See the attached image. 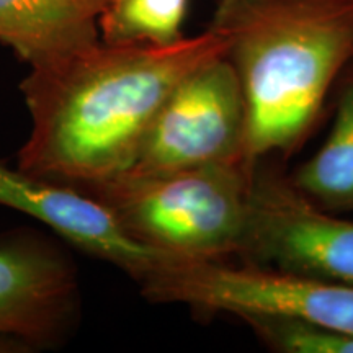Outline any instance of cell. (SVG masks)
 <instances>
[{"mask_svg":"<svg viewBox=\"0 0 353 353\" xmlns=\"http://www.w3.org/2000/svg\"><path fill=\"white\" fill-rule=\"evenodd\" d=\"M210 28L244 92L249 162L293 154L353 61V0H219Z\"/></svg>","mask_w":353,"mask_h":353,"instance_id":"cell-2","label":"cell"},{"mask_svg":"<svg viewBox=\"0 0 353 353\" xmlns=\"http://www.w3.org/2000/svg\"><path fill=\"white\" fill-rule=\"evenodd\" d=\"M138 285L154 303L229 312L242 321H303L353 334V286L280 268L165 257Z\"/></svg>","mask_w":353,"mask_h":353,"instance_id":"cell-4","label":"cell"},{"mask_svg":"<svg viewBox=\"0 0 353 353\" xmlns=\"http://www.w3.org/2000/svg\"><path fill=\"white\" fill-rule=\"evenodd\" d=\"M239 255L245 262L353 286V221L332 216L291 176L257 162Z\"/></svg>","mask_w":353,"mask_h":353,"instance_id":"cell-6","label":"cell"},{"mask_svg":"<svg viewBox=\"0 0 353 353\" xmlns=\"http://www.w3.org/2000/svg\"><path fill=\"white\" fill-rule=\"evenodd\" d=\"M249 114L226 54L183 77L145 131L131 172L157 174L247 162ZM254 165V164H252Z\"/></svg>","mask_w":353,"mask_h":353,"instance_id":"cell-5","label":"cell"},{"mask_svg":"<svg viewBox=\"0 0 353 353\" xmlns=\"http://www.w3.org/2000/svg\"><path fill=\"white\" fill-rule=\"evenodd\" d=\"M0 206L50 226L83 252L128 273L139 283L165 259L125 231L107 205L72 185L26 174L0 162Z\"/></svg>","mask_w":353,"mask_h":353,"instance_id":"cell-7","label":"cell"},{"mask_svg":"<svg viewBox=\"0 0 353 353\" xmlns=\"http://www.w3.org/2000/svg\"><path fill=\"white\" fill-rule=\"evenodd\" d=\"M244 322L265 345L285 353H353V334L303 321L249 317Z\"/></svg>","mask_w":353,"mask_h":353,"instance_id":"cell-12","label":"cell"},{"mask_svg":"<svg viewBox=\"0 0 353 353\" xmlns=\"http://www.w3.org/2000/svg\"><path fill=\"white\" fill-rule=\"evenodd\" d=\"M108 2H110V0H107V6H108Z\"/></svg>","mask_w":353,"mask_h":353,"instance_id":"cell-13","label":"cell"},{"mask_svg":"<svg viewBox=\"0 0 353 353\" xmlns=\"http://www.w3.org/2000/svg\"><path fill=\"white\" fill-rule=\"evenodd\" d=\"M352 63H353V61H352Z\"/></svg>","mask_w":353,"mask_h":353,"instance_id":"cell-14","label":"cell"},{"mask_svg":"<svg viewBox=\"0 0 353 353\" xmlns=\"http://www.w3.org/2000/svg\"><path fill=\"white\" fill-rule=\"evenodd\" d=\"M107 0H0V43L23 63H50L100 41Z\"/></svg>","mask_w":353,"mask_h":353,"instance_id":"cell-9","label":"cell"},{"mask_svg":"<svg viewBox=\"0 0 353 353\" xmlns=\"http://www.w3.org/2000/svg\"><path fill=\"white\" fill-rule=\"evenodd\" d=\"M76 301V275L56 250L30 241L0 245V335L51 341Z\"/></svg>","mask_w":353,"mask_h":353,"instance_id":"cell-8","label":"cell"},{"mask_svg":"<svg viewBox=\"0 0 353 353\" xmlns=\"http://www.w3.org/2000/svg\"><path fill=\"white\" fill-rule=\"evenodd\" d=\"M226 50L208 26L167 46L100 39L32 65L20 83L32 131L17 167L72 187L123 174L176 83Z\"/></svg>","mask_w":353,"mask_h":353,"instance_id":"cell-1","label":"cell"},{"mask_svg":"<svg viewBox=\"0 0 353 353\" xmlns=\"http://www.w3.org/2000/svg\"><path fill=\"white\" fill-rule=\"evenodd\" d=\"M254 165L126 170L76 188L107 205L131 237L164 257L223 260L241 252Z\"/></svg>","mask_w":353,"mask_h":353,"instance_id":"cell-3","label":"cell"},{"mask_svg":"<svg viewBox=\"0 0 353 353\" xmlns=\"http://www.w3.org/2000/svg\"><path fill=\"white\" fill-rule=\"evenodd\" d=\"M188 0H110L99 17L107 44L167 46L183 37Z\"/></svg>","mask_w":353,"mask_h":353,"instance_id":"cell-11","label":"cell"},{"mask_svg":"<svg viewBox=\"0 0 353 353\" xmlns=\"http://www.w3.org/2000/svg\"><path fill=\"white\" fill-rule=\"evenodd\" d=\"M337 108L327 139L291 180L329 211H353V63L342 72Z\"/></svg>","mask_w":353,"mask_h":353,"instance_id":"cell-10","label":"cell"}]
</instances>
